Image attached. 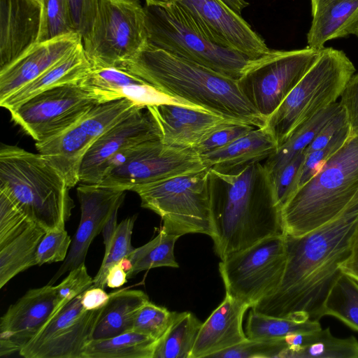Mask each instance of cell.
Instances as JSON below:
<instances>
[{
    "label": "cell",
    "instance_id": "24",
    "mask_svg": "<svg viewBox=\"0 0 358 358\" xmlns=\"http://www.w3.org/2000/svg\"><path fill=\"white\" fill-rule=\"evenodd\" d=\"M277 148L275 138L264 126L254 129L221 148L200 156L206 167L227 173L267 159Z\"/></svg>",
    "mask_w": 358,
    "mask_h": 358
},
{
    "label": "cell",
    "instance_id": "37",
    "mask_svg": "<svg viewBox=\"0 0 358 358\" xmlns=\"http://www.w3.org/2000/svg\"><path fill=\"white\" fill-rule=\"evenodd\" d=\"M138 107L142 106L127 98L98 103L82 117L80 124L95 141Z\"/></svg>",
    "mask_w": 358,
    "mask_h": 358
},
{
    "label": "cell",
    "instance_id": "21",
    "mask_svg": "<svg viewBox=\"0 0 358 358\" xmlns=\"http://www.w3.org/2000/svg\"><path fill=\"white\" fill-rule=\"evenodd\" d=\"M82 42L81 36L73 32L35 43L0 69V101L38 78Z\"/></svg>",
    "mask_w": 358,
    "mask_h": 358
},
{
    "label": "cell",
    "instance_id": "30",
    "mask_svg": "<svg viewBox=\"0 0 358 358\" xmlns=\"http://www.w3.org/2000/svg\"><path fill=\"white\" fill-rule=\"evenodd\" d=\"M341 107L340 102L336 101L296 127L275 152L266 159L264 164L271 176L304 151L322 127Z\"/></svg>",
    "mask_w": 358,
    "mask_h": 358
},
{
    "label": "cell",
    "instance_id": "47",
    "mask_svg": "<svg viewBox=\"0 0 358 358\" xmlns=\"http://www.w3.org/2000/svg\"><path fill=\"white\" fill-rule=\"evenodd\" d=\"M257 127L245 123L227 124L210 134L194 149L202 155L221 148Z\"/></svg>",
    "mask_w": 358,
    "mask_h": 358
},
{
    "label": "cell",
    "instance_id": "55",
    "mask_svg": "<svg viewBox=\"0 0 358 358\" xmlns=\"http://www.w3.org/2000/svg\"><path fill=\"white\" fill-rule=\"evenodd\" d=\"M234 11L241 15V11L246 8L249 3L245 0H222Z\"/></svg>",
    "mask_w": 358,
    "mask_h": 358
},
{
    "label": "cell",
    "instance_id": "5",
    "mask_svg": "<svg viewBox=\"0 0 358 358\" xmlns=\"http://www.w3.org/2000/svg\"><path fill=\"white\" fill-rule=\"evenodd\" d=\"M358 190V136L344 145L282 208L285 234L298 236L338 217Z\"/></svg>",
    "mask_w": 358,
    "mask_h": 358
},
{
    "label": "cell",
    "instance_id": "56",
    "mask_svg": "<svg viewBox=\"0 0 358 358\" xmlns=\"http://www.w3.org/2000/svg\"><path fill=\"white\" fill-rule=\"evenodd\" d=\"M337 0H310L311 15H315L323 8Z\"/></svg>",
    "mask_w": 358,
    "mask_h": 358
},
{
    "label": "cell",
    "instance_id": "15",
    "mask_svg": "<svg viewBox=\"0 0 358 358\" xmlns=\"http://www.w3.org/2000/svg\"><path fill=\"white\" fill-rule=\"evenodd\" d=\"M217 45L255 59L270 49L251 26L222 0H177Z\"/></svg>",
    "mask_w": 358,
    "mask_h": 358
},
{
    "label": "cell",
    "instance_id": "50",
    "mask_svg": "<svg viewBox=\"0 0 358 358\" xmlns=\"http://www.w3.org/2000/svg\"><path fill=\"white\" fill-rule=\"evenodd\" d=\"M340 97L339 102L346 113L351 136H358V73L351 77Z\"/></svg>",
    "mask_w": 358,
    "mask_h": 358
},
{
    "label": "cell",
    "instance_id": "31",
    "mask_svg": "<svg viewBox=\"0 0 358 358\" xmlns=\"http://www.w3.org/2000/svg\"><path fill=\"white\" fill-rule=\"evenodd\" d=\"M157 341L134 330L99 340H91L83 358H153Z\"/></svg>",
    "mask_w": 358,
    "mask_h": 358
},
{
    "label": "cell",
    "instance_id": "29",
    "mask_svg": "<svg viewBox=\"0 0 358 358\" xmlns=\"http://www.w3.org/2000/svg\"><path fill=\"white\" fill-rule=\"evenodd\" d=\"M45 233L43 229L33 224L0 247V288L20 273L36 265V250Z\"/></svg>",
    "mask_w": 358,
    "mask_h": 358
},
{
    "label": "cell",
    "instance_id": "53",
    "mask_svg": "<svg viewBox=\"0 0 358 358\" xmlns=\"http://www.w3.org/2000/svg\"><path fill=\"white\" fill-rule=\"evenodd\" d=\"M106 281V286L108 287H120L127 281V272L117 263L108 269Z\"/></svg>",
    "mask_w": 358,
    "mask_h": 358
},
{
    "label": "cell",
    "instance_id": "10",
    "mask_svg": "<svg viewBox=\"0 0 358 358\" xmlns=\"http://www.w3.org/2000/svg\"><path fill=\"white\" fill-rule=\"evenodd\" d=\"M206 168L200 155L194 148L172 146L163 143L161 138H155L119 154L98 185L131 191L139 185Z\"/></svg>",
    "mask_w": 358,
    "mask_h": 358
},
{
    "label": "cell",
    "instance_id": "58",
    "mask_svg": "<svg viewBox=\"0 0 358 358\" xmlns=\"http://www.w3.org/2000/svg\"><path fill=\"white\" fill-rule=\"evenodd\" d=\"M353 34L355 35L358 38V24L357 25V27L353 32Z\"/></svg>",
    "mask_w": 358,
    "mask_h": 358
},
{
    "label": "cell",
    "instance_id": "12",
    "mask_svg": "<svg viewBox=\"0 0 358 358\" xmlns=\"http://www.w3.org/2000/svg\"><path fill=\"white\" fill-rule=\"evenodd\" d=\"M320 50H270L238 80L250 103L266 120L277 109L317 58Z\"/></svg>",
    "mask_w": 358,
    "mask_h": 358
},
{
    "label": "cell",
    "instance_id": "14",
    "mask_svg": "<svg viewBox=\"0 0 358 358\" xmlns=\"http://www.w3.org/2000/svg\"><path fill=\"white\" fill-rule=\"evenodd\" d=\"M82 294L53 314L19 355L25 358H83L101 308L85 310Z\"/></svg>",
    "mask_w": 358,
    "mask_h": 358
},
{
    "label": "cell",
    "instance_id": "41",
    "mask_svg": "<svg viewBox=\"0 0 358 358\" xmlns=\"http://www.w3.org/2000/svg\"><path fill=\"white\" fill-rule=\"evenodd\" d=\"M284 338L257 340L248 338L231 348L212 355L216 358H278L287 348Z\"/></svg>",
    "mask_w": 358,
    "mask_h": 358
},
{
    "label": "cell",
    "instance_id": "22",
    "mask_svg": "<svg viewBox=\"0 0 358 358\" xmlns=\"http://www.w3.org/2000/svg\"><path fill=\"white\" fill-rule=\"evenodd\" d=\"M41 20L39 0H0V69L37 42Z\"/></svg>",
    "mask_w": 358,
    "mask_h": 358
},
{
    "label": "cell",
    "instance_id": "34",
    "mask_svg": "<svg viewBox=\"0 0 358 358\" xmlns=\"http://www.w3.org/2000/svg\"><path fill=\"white\" fill-rule=\"evenodd\" d=\"M320 329L322 327L317 320L274 317L256 312L251 308L245 333L249 339L270 340L284 338L294 333Z\"/></svg>",
    "mask_w": 358,
    "mask_h": 358
},
{
    "label": "cell",
    "instance_id": "20",
    "mask_svg": "<svg viewBox=\"0 0 358 358\" xmlns=\"http://www.w3.org/2000/svg\"><path fill=\"white\" fill-rule=\"evenodd\" d=\"M146 108L159 127L162 142L175 147L194 148L217 129L238 122L204 109L177 104L163 103Z\"/></svg>",
    "mask_w": 358,
    "mask_h": 358
},
{
    "label": "cell",
    "instance_id": "27",
    "mask_svg": "<svg viewBox=\"0 0 358 358\" xmlns=\"http://www.w3.org/2000/svg\"><path fill=\"white\" fill-rule=\"evenodd\" d=\"M107 303L101 309L92 340L113 337L133 330L136 313L149 301L141 290L123 289L109 294Z\"/></svg>",
    "mask_w": 358,
    "mask_h": 358
},
{
    "label": "cell",
    "instance_id": "40",
    "mask_svg": "<svg viewBox=\"0 0 358 358\" xmlns=\"http://www.w3.org/2000/svg\"><path fill=\"white\" fill-rule=\"evenodd\" d=\"M177 313L148 301L138 310L133 330L157 341L166 332Z\"/></svg>",
    "mask_w": 358,
    "mask_h": 358
},
{
    "label": "cell",
    "instance_id": "7",
    "mask_svg": "<svg viewBox=\"0 0 358 358\" xmlns=\"http://www.w3.org/2000/svg\"><path fill=\"white\" fill-rule=\"evenodd\" d=\"M355 72L354 64L343 50L322 48L303 77L266 119L264 126L278 148L296 127L336 102Z\"/></svg>",
    "mask_w": 358,
    "mask_h": 358
},
{
    "label": "cell",
    "instance_id": "9",
    "mask_svg": "<svg viewBox=\"0 0 358 358\" xmlns=\"http://www.w3.org/2000/svg\"><path fill=\"white\" fill-rule=\"evenodd\" d=\"M82 41L92 67L118 68L148 43L144 7L138 0H99Z\"/></svg>",
    "mask_w": 358,
    "mask_h": 358
},
{
    "label": "cell",
    "instance_id": "57",
    "mask_svg": "<svg viewBox=\"0 0 358 358\" xmlns=\"http://www.w3.org/2000/svg\"><path fill=\"white\" fill-rule=\"evenodd\" d=\"M145 1L146 5L168 6L173 3H176L177 0H145Z\"/></svg>",
    "mask_w": 358,
    "mask_h": 358
},
{
    "label": "cell",
    "instance_id": "59",
    "mask_svg": "<svg viewBox=\"0 0 358 358\" xmlns=\"http://www.w3.org/2000/svg\"><path fill=\"white\" fill-rule=\"evenodd\" d=\"M41 2V0H39Z\"/></svg>",
    "mask_w": 358,
    "mask_h": 358
},
{
    "label": "cell",
    "instance_id": "11",
    "mask_svg": "<svg viewBox=\"0 0 358 358\" xmlns=\"http://www.w3.org/2000/svg\"><path fill=\"white\" fill-rule=\"evenodd\" d=\"M285 234L266 238L219 264L226 293L250 308L279 287L286 266Z\"/></svg>",
    "mask_w": 358,
    "mask_h": 358
},
{
    "label": "cell",
    "instance_id": "19",
    "mask_svg": "<svg viewBox=\"0 0 358 358\" xmlns=\"http://www.w3.org/2000/svg\"><path fill=\"white\" fill-rule=\"evenodd\" d=\"M78 84L98 103L127 98L143 108L172 103L203 109L164 94L141 78L117 68L92 67Z\"/></svg>",
    "mask_w": 358,
    "mask_h": 358
},
{
    "label": "cell",
    "instance_id": "28",
    "mask_svg": "<svg viewBox=\"0 0 358 358\" xmlns=\"http://www.w3.org/2000/svg\"><path fill=\"white\" fill-rule=\"evenodd\" d=\"M312 17L308 47L320 50L329 41L353 34L358 24V0H337Z\"/></svg>",
    "mask_w": 358,
    "mask_h": 358
},
{
    "label": "cell",
    "instance_id": "8",
    "mask_svg": "<svg viewBox=\"0 0 358 358\" xmlns=\"http://www.w3.org/2000/svg\"><path fill=\"white\" fill-rule=\"evenodd\" d=\"M131 191L139 196L143 208L161 217L162 228L167 232L179 237L213 236L208 168L139 185Z\"/></svg>",
    "mask_w": 358,
    "mask_h": 358
},
{
    "label": "cell",
    "instance_id": "26",
    "mask_svg": "<svg viewBox=\"0 0 358 358\" xmlns=\"http://www.w3.org/2000/svg\"><path fill=\"white\" fill-rule=\"evenodd\" d=\"M92 68L82 42L38 78L0 101V105L9 111L44 91L64 85L78 83Z\"/></svg>",
    "mask_w": 358,
    "mask_h": 358
},
{
    "label": "cell",
    "instance_id": "43",
    "mask_svg": "<svg viewBox=\"0 0 358 358\" xmlns=\"http://www.w3.org/2000/svg\"><path fill=\"white\" fill-rule=\"evenodd\" d=\"M350 136V127L348 124L326 146L306 154L298 182L297 189L313 178L322 169L324 164L344 145Z\"/></svg>",
    "mask_w": 358,
    "mask_h": 358
},
{
    "label": "cell",
    "instance_id": "2",
    "mask_svg": "<svg viewBox=\"0 0 358 358\" xmlns=\"http://www.w3.org/2000/svg\"><path fill=\"white\" fill-rule=\"evenodd\" d=\"M209 191L211 238L221 260L285 234L282 208L265 164L257 162L227 173L209 169Z\"/></svg>",
    "mask_w": 358,
    "mask_h": 358
},
{
    "label": "cell",
    "instance_id": "23",
    "mask_svg": "<svg viewBox=\"0 0 358 358\" xmlns=\"http://www.w3.org/2000/svg\"><path fill=\"white\" fill-rule=\"evenodd\" d=\"M250 306L226 293L199 329L190 358L210 357L248 339L243 317Z\"/></svg>",
    "mask_w": 358,
    "mask_h": 358
},
{
    "label": "cell",
    "instance_id": "48",
    "mask_svg": "<svg viewBox=\"0 0 358 358\" xmlns=\"http://www.w3.org/2000/svg\"><path fill=\"white\" fill-rule=\"evenodd\" d=\"M99 0H69L76 31L82 40L93 24Z\"/></svg>",
    "mask_w": 358,
    "mask_h": 358
},
{
    "label": "cell",
    "instance_id": "35",
    "mask_svg": "<svg viewBox=\"0 0 358 358\" xmlns=\"http://www.w3.org/2000/svg\"><path fill=\"white\" fill-rule=\"evenodd\" d=\"M278 358H358V341L352 336L336 338L329 328L320 329L309 343L285 349Z\"/></svg>",
    "mask_w": 358,
    "mask_h": 358
},
{
    "label": "cell",
    "instance_id": "44",
    "mask_svg": "<svg viewBox=\"0 0 358 358\" xmlns=\"http://www.w3.org/2000/svg\"><path fill=\"white\" fill-rule=\"evenodd\" d=\"M306 155L303 151L271 176L276 199L282 208L298 188Z\"/></svg>",
    "mask_w": 358,
    "mask_h": 358
},
{
    "label": "cell",
    "instance_id": "39",
    "mask_svg": "<svg viewBox=\"0 0 358 358\" xmlns=\"http://www.w3.org/2000/svg\"><path fill=\"white\" fill-rule=\"evenodd\" d=\"M136 215L128 217L117 224L114 236L107 248L99 271L93 278L92 287H106V275L108 269L122 259L127 257L134 250L131 245V234Z\"/></svg>",
    "mask_w": 358,
    "mask_h": 358
},
{
    "label": "cell",
    "instance_id": "38",
    "mask_svg": "<svg viewBox=\"0 0 358 358\" xmlns=\"http://www.w3.org/2000/svg\"><path fill=\"white\" fill-rule=\"evenodd\" d=\"M73 32L77 31L69 0H41V20L37 42Z\"/></svg>",
    "mask_w": 358,
    "mask_h": 358
},
{
    "label": "cell",
    "instance_id": "54",
    "mask_svg": "<svg viewBox=\"0 0 358 358\" xmlns=\"http://www.w3.org/2000/svg\"><path fill=\"white\" fill-rule=\"evenodd\" d=\"M119 208L120 207H117L113 210V212L109 217L108 220H107L106 224L103 228L102 234L103 237V243L105 245V249L108 247L116 231L117 227V212Z\"/></svg>",
    "mask_w": 358,
    "mask_h": 358
},
{
    "label": "cell",
    "instance_id": "6",
    "mask_svg": "<svg viewBox=\"0 0 358 358\" xmlns=\"http://www.w3.org/2000/svg\"><path fill=\"white\" fill-rule=\"evenodd\" d=\"M144 10L148 42L159 48L237 80L255 60L213 43L177 2Z\"/></svg>",
    "mask_w": 358,
    "mask_h": 358
},
{
    "label": "cell",
    "instance_id": "18",
    "mask_svg": "<svg viewBox=\"0 0 358 358\" xmlns=\"http://www.w3.org/2000/svg\"><path fill=\"white\" fill-rule=\"evenodd\" d=\"M56 286L46 285L27 291L10 305L0 320V356L20 353L55 313Z\"/></svg>",
    "mask_w": 358,
    "mask_h": 358
},
{
    "label": "cell",
    "instance_id": "17",
    "mask_svg": "<svg viewBox=\"0 0 358 358\" xmlns=\"http://www.w3.org/2000/svg\"><path fill=\"white\" fill-rule=\"evenodd\" d=\"M125 192L98 184L81 183L78 187L80 223L66 259L48 285H54L62 275L85 263L91 243L102 231L113 210L120 207Z\"/></svg>",
    "mask_w": 358,
    "mask_h": 358
},
{
    "label": "cell",
    "instance_id": "52",
    "mask_svg": "<svg viewBox=\"0 0 358 358\" xmlns=\"http://www.w3.org/2000/svg\"><path fill=\"white\" fill-rule=\"evenodd\" d=\"M340 270L358 282V227L352 239L349 255L340 266Z\"/></svg>",
    "mask_w": 358,
    "mask_h": 358
},
{
    "label": "cell",
    "instance_id": "32",
    "mask_svg": "<svg viewBox=\"0 0 358 358\" xmlns=\"http://www.w3.org/2000/svg\"><path fill=\"white\" fill-rule=\"evenodd\" d=\"M202 325L191 312L177 313L164 335L157 341L153 358H190Z\"/></svg>",
    "mask_w": 358,
    "mask_h": 358
},
{
    "label": "cell",
    "instance_id": "33",
    "mask_svg": "<svg viewBox=\"0 0 358 358\" xmlns=\"http://www.w3.org/2000/svg\"><path fill=\"white\" fill-rule=\"evenodd\" d=\"M358 331V282L341 272L331 286L320 311Z\"/></svg>",
    "mask_w": 358,
    "mask_h": 358
},
{
    "label": "cell",
    "instance_id": "46",
    "mask_svg": "<svg viewBox=\"0 0 358 358\" xmlns=\"http://www.w3.org/2000/svg\"><path fill=\"white\" fill-rule=\"evenodd\" d=\"M93 279L88 274L85 263L70 271L68 275L57 285V306L55 313L74 298L92 286ZM54 313V314H55Z\"/></svg>",
    "mask_w": 358,
    "mask_h": 358
},
{
    "label": "cell",
    "instance_id": "4",
    "mask_svg": "<svg viewBox=\"0 0 358 358\" xmlns=\"http://www.w3.org/2000/svg\"><path fill=\"white\" fill-rule=\"evenodd\" d=\"M63 176L41 155L13 145L0 150V190L45 231L64 229L74 207Z\"/></svg>",
    "mask_w": 358,
    "mask_h": 358
},
{
    "label": "cell",
    "instance_id": "49",
    "mask_svg": "<svg viewBox=\"0 0 358 358\" xmlns=\"http://www.w3.org/2000/svg\"><path fill=\"white\" fill-rule=\"evenodd\" d=\"M349 124L346 113L341 108L322 127L310 145L304 150L306 154L326 146L346 125Z\"/></svg>",
    "mask_w": 358,
    "mask_h": 358
},
{
    "label": "cell",
    "instance_id": "25",
    "mask_svg": "<svg viewBox=\"0 0 358 358\" xmlns=\"http://www.w3.org/2000/svg\"><path fill=\"white\" fill-rule=\"evenodd\" d=\"M94 142L79 121L46 140L36 142V148L38 153L63 176L71 188L80 182L83 159Z\"/></svg>",
    "mask_w": 358,
    "mask_h": 358
},
{
    "label": "cell",
    "instance_id": "51",
    "mask_svg": "<svg viewBox=\"0 0 358 358\" xmlns=\"http://www.w3.org/2000/svg\"><path fill=\"white\" fill-rule=\"evenodd\" d=\"M110 294L99 287H91L81 295V303L86 310L102 308L108 302Z\"/></svg>",
    "mask_w": 358,
    "mask_h": 358
},
{
    "label": "cell",
    "instance_id": "3",
    "mask_svg": "<svg viewBox=\"0 0 358 358\" xmlns=\"http://www.w3.org/2000/svg\"><path fill=\"white\" fill-rule=\"evenodd\" d=\"M159 91L227 119L255 127L264 118L241 92L238 80L180 57L148 42L118 68Z\"/></svg>",
    "mask_w": 358,
    "mask_h": 358
},
{
    "label": "cell",
    "instance_id": "13",
    "mask_svg": "<svg viewBox=\"0 0 358 358\" xmlns=\"http://www.w3.org/2000/svg\"><path fill=\"white\" fill-rule=\"evenodd\" d=\"M96 104L78 83L68 84L39 93L9 112L15 124L40 142L75 124Z\"/></svg>",
    "mask_w": 358,
    "mask_h": 358
},
{
    "label": "cell",
    "instance_id": "45",
    "mask_svg": "<svg viewBox=\"0 0 358 358\" xmlns=\"http://www.w3.org/2000/svg\"><path fill=\"white\" fill-rule=\"evenodd\" d=\"M71 242L65 229L46 231L36 250V265L64 262Z\"/></svg>",
    "mask_w": 358,
    "mask_h": 358
},
{
    "label": "cell",
    "instance_id": "42",
    "mask_svg": "<svg viewBox=\"0 0 358 358\" xmlns=\"http://www.w3.org/2000/svg\"><path fill=\"white\" fill-rule=\"evenodd\" d=\"M33 224L9 196L0 190V247Z\"/></svg>",
    "mask_w": 358,
    "mask_h": 358
},
{
    "label": "cell",
    "instance_id": "36",
    "mask_svg": "<svg viewBox=\"0 0 358 358\" xmlns=\"http://www.w3.org/2000/svg\"><path fill=\"white\" fill-rule=\"evenodd\" d=\"M178 238V236L161 228L156 237L146 244L134 248L127 257L132 264L131 271L127 273V278L157 267L178 268L174 255V245Z\"/></svg>",
    "mask_w": 358,
    "mask_h": 358
},
{
    "label": "cell",
    "instance_id": "16",
    "mask_svg": "<svg viewBox=\"0 0 358 358\" xmlns=\"http://www.w3.org/2000/svg\"><path fill=\"white\" fill-rule=\"evenodd\" d=\"M155 138H161V134L152 115L146 108H136L92 143L83 159L80 182L99 184L119 154Z\"/></svg>",
    "mask_w": 358,
    "mask_h": 358
},
{
    "label": "cell",
    "instance_id": "1",
    "mask_svg": "<svg viewBox=\"0 0 358 358\" xmlns=\"http://www.w3.org/2000/svg\"><path fill=\"white\" fill-rule=\"evenodd\" d=\"M357 227L358 190L333 221L301 236L285 234L287 259L281 283L274 294L251 308L274 317L319 320Z\"/></svg>",
    "mask_w": 358,
    "mask_h": 358
}]
</instances>
